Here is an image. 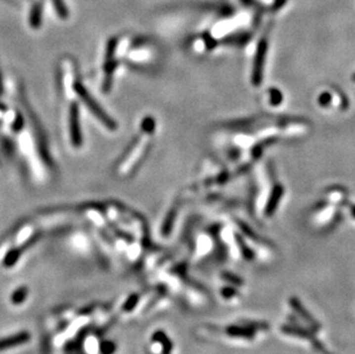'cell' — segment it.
Wrapping results in <instances>:
<instances>
[{
  "mask_svg": "<svg viewBox=\"0 0 355 354\" xmlns=\"http://www.w3.org/2000/svg\"><path fill=\"white\" fill-rule=\"evenodd\" d=\"M219 332L209 331L202 332V334L211 335H220L228 342L241 343V344H248V343H254L259 337L266 336L269 331V325L266 322H257V321H244L237 324L225 325L223 328H215ZM208 331V330H207Z\"/></svg>",
  "mask_w": 355,
  "mask_h": 354,
  "instance_id": "obj_1",
  "label": "cell"
},
{
  "mask_svg": "<svg viewBox=\"0 0 355 354\" xmlns=\"http://www.w3.org/2000/svg\"><path fill=\"white\" fill-rule=\"evenodd\" d=\"M74 89H75V92L77 94V96H79L82 99V101L84 102V105L91 110L92 114H93V115L97 117V119L100 121V122L104 124L106 128H108L109 130H112V131H114L115 129L118 128V124H116L115 121L113 120L111 116L107 115V113H106L105 110L101 108V106L99 105L97 101H95V100L93 99V97L89 94V92L87 91V89H85L83 85H82L81 83H76Z\"/></svg>",
  "mask_w": 355,
  "mask_h": 354,
  "instance_id": "obj_2",
  "label": "cell"
},
{
  "mask_svg": "<svg viewBox=\"0 0 355 354\" xmlns=\"http://www.w3.org/2000/svg\"><path fill=\"white\" fill-rule=\"evenodd\" d=\"M69 132L70 141L74 148H80L83 144V136H82L81 123H80V112L79 105L73 102L69 108Z\"/></svg>",
  "mask_w": 355,
  "mask_h": 354,
  "instance_id": "obj_3",
  "label": "cell"
},
{
  "mask_svg": "<svg viewBox=\"0 0 355 354\" xmlns=\"http://www.w3.org/2000/svg\"><path fill=\"white\" fill-rule=\"evenodd\" d=\"M31 336L28 331H21L19 334L7 336V337L0 338V352L7 351V350L17 348L23 344H27L30 341Z\"/></svg>",
  "mask_w": 355,
  "mask_h": 354,
  "instance_id": "obj_4",
  "label": "cell"
},
{
  "mask_svg": "<svg viewBox=\"0 0 355 354\" xmlns=\"http://www.w3.org/2000/svg\"><path fill=\"white\" fill-rule=\"evenodd\" d=\"M221 297L225 302L231 303V302H236L240 298V291L239 288L235 287V285H230V284H225L224 287L221 289Z\"/></svg>",
  "mask_w": 355,
  "mask_h": 354,
  "instance_id": "obj_5",
  "label": "cell"
},
{
  "mask_svg": "<svg viewBox=\"0 0 355 354\" xmlns=\"http://www.w3.org/2000/svg\"><path fill=\"white\" fill-rule=\"evenodd\" d=\"M42 23V6L41 3H36L33 7L30 13V26L34 28V29H37L38 27L41 26Z\"/></svg>",
  "mask_w": 355,
  "mask_h": 354,
  "instance_id": "obj_6",
  "label": "cell"
},
{
  "mask_svg": "<svg viewBox=\"0 0 355 354\" xmlns=\"http://www.w3.org/2000/svg\"><path fill=\"white\" fill-rule=\"evenodd\" d=\"M28 298V288L27 287H21L16 289L15 291L12 293V297H10V300L14 305H21L26 302Z\"/></svg>",
  "mask_w": 355,
  "mask_h": 354,
  "instance_id": "obj_7",
  "label": "cell"
},
{
  "mask_svg": "<svg viewBox=\"0 0 355 354\" xmlns=\"http://www.w3.org/2000/svg\"><path fill=\"white\" fill-rule=\"evenodd\" d=\"M54 8L56 10V14L61 17V19H67L68 17V9L63 2V0H52Z\"/></svg>",
  "mask_w": 355,
  "mask_h": 354,
  "instance_id": "obj_8",
  "label": "cell"
},
{
  "mask_svg": "<svg viewBox=\"0 0 355 354\" xmlns=\"http://www.w3.org/2000/svg\"><path fill=\"white\" fill-rule=\"evenodd\" d=\"M138 299H139V297H138V295H133V296H131V297H130V298H129V299H128V300H127V302H126V303H124L123 308H124V309H126V310H131V309H133V307H134V306H136V305H137V303H138Z\"/></svg>",
  "mask_w": 355,
  "mask_h": 354,
  "instance_id": "obj_9",
  "label": "cell"
},
{
  "mask_svg": "<svg viewBox=\"0 0 355 354\" xmlns=\"http://www.w3.org/2000/svg\"><path fill=\"white\" fill-rule=\"evenodd\" d=\"M114 350H115V345L113 344V343H111V342L102 343L101 351L104 354H112L113 352H114Z\"/></svg>",
  "mask_w": 355,
  "mask_h": 354,
  "instance_id": "obj_10",
  "label": "cell"
},
{
  "mask_svg": "<svg viewBox=\"0 0 355 354\" xmlns=\"http://www.w3.org/2000/svg\"><path fill=\"white\" fill-rule=\"evenodd\" d=\"M352 214H353V216L355 217V207H354V209L352 210Z\"/></svg>",
  "mask_w": 355,
  "mask_h": 354,
  "instance_id": "obj_11",
  "label": "cell"
},
{
  "mask_svg": "<svg viewBox=\"0 0 355 354\" xmlns=\"http://www.w3.org/2000/svg\"><path fill=\"white\" fill-rule=\"evenodd\" d=\"M353 81H355V74L353 75Z\"/></svg>",
  "mask_w": 355,
  "mask_h": 354,
  "instance_id": "obj_12",
  "label": "cell"
}]
</instances>
